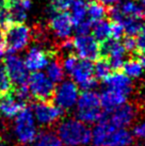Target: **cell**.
<instances>
[{"instance_id": "cell-1", "label": "cell", "mask_w": 145, "mask_h": 146, "mask_svg": "<svg viewBox=\"0 0 145 146\" xmlns=\"http://www.w3.org/2000/svg\"><path fill=\"white\" fill-rule=\"evenodd\" d=\"M132 133L126 128H116L106 119L101 118L91 130V143L93 146H131Z\"/></svg>"}, {"instance_id": "cell-2", "label": "cell", "mask_w": 145, "mask_h": 146, "mask_svg": "<svg viewBox=\"0 0 145 146\" xmlns=\"http://www.w3.org/2000/svg\"><path fill=\"white\" fill-rule=\"evenodd\" d=\"M57 134L65 146H85L91 143V130L78 118H67L61 122Z\"/></svg>"}, {"instance_id": "cell-3", "label": "cell", "mask_w": 145, "mask_h": 146, "mask_svg": "<svg viewBox=\"0 0 145 146\" xmlns=\"http://www.w3.org/2000/svg\"><path fill=\"white\" fill-rule=\"evenodd\" d=\"M77 118L86 125L96 124L104 117V111L101 109L99 94L94 90L83 91L79 94L76 104Z\"/></svg>"}, {"instance_id": "cell-4", "label": "cell", "mask_w": 145, "mask_h": 146, "mask_svg": "<svg viewBox=\"0 0 145 146\" xmlns=\"http://www.w3.org/2000/svg\"><path fill=\"white\" fill-rule=\"evenodd\" d=\"M32 38V31L24 23H11L4 29V46L9 53L21 51Z\"/></svg>"}, {"instance_id": "cell-5", "label": "cell", "mask_w": 145, "mask_h": 146, "mask_svg": "<svg viewBox=\"0 0 145 146\" xmlns=\"http://www.w3.org/2000/svg\"><path fill=\"white\" fill-rule=\"evenodd\" d=\"M14 131H15V135L18 142L21 144L27 145L33 142V140L35 139L37 134V130H36L32 108L25 107L17 114Z\"/></svg>"}, {"instance_id": "cell-6", "label": "cell", "mask_w": 145, "mask_h": 146, "mask_svg": "<svg viewBox=\"0 0 145 146\" xmlns=\"http://www.w3.org/2000/svg\"><path fill=\"white\" fill-rule=\"evenodd\" d=\"M27 85L31 96L39 102H49L53 99L56 86L46 76V74L42 72H33L31 75H29Z\"/></svg>"}, {"instance_id": "cell-7", "label": "cell", "mask_w": 145, "mask_h": 146, "mask_svg": "<svg viewBox=\"0 0 145 146\" xmlns=\"http://www.w3.org/2000/svg\"><path fill=\"white\" fill-rule=\"evenodd\" d=\"M79 94V88L72 80H63L55 88L53 104L63 111L71 110L76 106Z\"/></svg>"}, {"instance_id": "cell-8", "label": "cell", "mask_w": 145, "mask_h": 146, "mask_svg": "<svg viewBox=\"0 0 145 146\" xmlns=\"http://www.w3.org/2000/svg\"><path fill=\"white\" fill-rule=\"evenodd\" d=\"M92 61L79 59L75 67L69 74L72 80L82 91H91L97 86V79L94 77Z\"/></svg>"}, {"instance_id": "cell-9", "label": "cell", "mask_w": 145, "mask_h": 146, "mask_svg": "<svg viewBox=\"0 0 145 146\" xmlns=\"http://www.w3.org/2000/svg\"><path fill=\"white\" fill-rule=\"evenodd\" d=\"M74 51L79 59L96 61L100 56V45L91 34H77L72 40Z\"/></svg>"}, {"instance_id": "cell-10", "label": "cell", "mask_w": 145, "mask_h": 146, "mask_svg": "<svg viewBox=\"0 0 145 146\" xmlns=\"http://www.w3.org/2000/svg\"><path fill=\"white\" fill-rule=\"evenodd\" d=\"M3 67L8 75L12 86L27 84L29 78V70L27 69L24 61L16 54L10 53L3 61Z\"/></svg>"}, {"instance_id": "cell-11", "label": "cell", "mask_w": 145, "mask_h": 146, "mask_svg": "<svg viewBox=\"0 0 145 146\" xmlns=\"http://www.w3.org/2000/svg\"><path fill=\"white\" fill-rule=\"evenodd\" d=\"M109 16L112 21L121 24L125 19H142L144 16V9L134 0H124L120 4L111 7Z\"/></svg>"}, {"instance_id": "cell-12", "label": "cell", "mask_w": 145, "mask_h": 146, "mask_svg": "<svg viewBox=\"0 0 145 146\" xmlns=\"http://www.w3.org/2000/svg\"><path fill=\"white\" fill-rule=\"evenodd\" d=\"M32 112L34 118L40 125L50 126L60 119L64 111L50 102H39L33 106Z\"/></svg>"}, {"instance_id": "cell-13", "label": "cell", "mask_w": 145, "mask_h": 146, "mask_svg": "<svg viewBox=\"0 0 145 146\" xmlns=\"http://www.w3.org/2000/svg\"><path fill=\"white\" fill-rule=\"evenodd\" d=\"M100 52L106 56V60L111 66L112 70H118L123 67V64L126 61V50L120 41L108 40L102 43L100 47Z\"/></svg>"}, {"instance_id": "cell-14", "label": "cell", "mask_w": 145, "mask_h": 146, "mask_svg": "<svg viewBox=\"0 0 145 146\" xmlns=\"http://www.w3.org/2000/svg\"><path fill=\"white\" fill-rule=\"evenodd\" d=\"M49 28L55 34L57 38L61 41L69 38L74 31V25L69 13L64 12H53V15L49 21Z\"/></svg>"}, {"instance_id": "cell-15", "label": "cell", "mask_w": 145, "mask_h": 146, "mask_svg": "<svg viewBox=\"0 0 145 146\" xmlns=\"http://www.w3.org/2000/svg\"><path fill=\"white\" fill-rule=\"evenodd\" d=\"M111 125L116 128H127L136 118V109L132 105L124 104L121 107L104 115Z\"/></svg>"}, {"instance_id": "cell-16", "label": "cell", "mask_w": 145, "mask_h": 146, "mask_svg": "<svg viewBox=\"0 0 145 146\" xmlns=\"http://www.w3.org/2000/svg\"><path fill=\"white\" fill-rule=\"evenodd\" d=\"M25 107L27 104L17 98L12 90L0 95V114L4 117H15Z\"/></svg>"}, {"instance_id": "cell-17", "label": "cell", "mask_w": 145, "mask_h": 146, "mask_svg": "<svg viewBox=\"0 0 145 146\" xmlns=\"http://www.w3.org/2000/svg\"><path fill=\"white\" fill-rule=\"evenodd\" d=\"M50 60H51L50 52L40 47H32L27 53L24 63L27 69L30 72H40L42 69L46 68Z\"/></svg>"}, {"instance_id": "cell-18", "label": "cell", "mask_w": 145, "mask_h": 146, "mask_svg": "<svg viewBox=\"0 0 145 146\" xmlns=\"http://www.w3.org/2000/svg\"><path fill=\"white\" fill-rule=\"evenodd\" d=\"M104 83H105V88L120 92L126 96H129L133 89L132 80L127 77L124 73H120L116 70L115 73L110 74L104 80Z\"/></svg>"}, {"instance_id": "cell-19", "label": "cell", "mask_w": 145, "mask_h": 146, "mask_svg": "<svg viewBox=\"0 0 145 146\" xmlns=\"http://www.w3.org/2000/svg\"><path fill=\"white\" fill-rule=\"evenodd\" d=\"M99 99H100V106L104 113L108 114L114 109L126 104L128 96H126L120 92L105 88L99 94Z\"/></svg>"}, {"instance_id": "cell-20", "label": "cell", "mask_w": 145, "mask_h": 146, "mask_svg": "<svg viewBox=\"0 0 145 146\" xmlns=\"http://www.w3.org/2000/svg\"><path fill=\"white\" fill-rule=\"evenodd\" d=\"M11 23H24L31 8V0H3Z\"/></svg>"}, {"instance_id": "cell-21", "label": "cell", "mask_w": 145, "mask_h": 146, "mask_svg": "<svg viewBox=\"0 0 145 146\" xmlns=\"http://www.w3.org/2000/svg\"><path fill=\"white\" fill-rule=\"evenodd\" d=\"M92 36L98 43H104L111 38V30H110V23L105 19L92 21Z\"/></svg>"}, {"instance_id": "cell-22", "label": "cell", "mask_w": 145, "mask_h": 146, "mask_svg": "<svg viewBox=\"0 0 145 146\" xmlns=\"http://www.w3.org/2000/svg\"><path fill=\"white\" fill-rule=\"evenodd\" d=\"M30 146H63L58 134L51 131H43L36 134Z\"/></svg>"}, {"instance_id": "cell-23", "label": "cell", "mask_w": 145, "mask_h": 146, "mask_svg": "<svg viewBox=\"0 0 145 146\" xmlns=\"http://www.w3.org/2000/svg\"><path fill=\"white\" fill-rule=\"evenodd\" d=\"M86 8L88 4L84 0H74L72 5H71V12H69V16L72 18V25L74 27L84 21L86 17Z\"/></svg>"}, {"instance_id": "cell-24", "label": "cell", "mask_w": 145, "mask_h": 146, "mask_svg": "<svg viewBox=\"0 0 145 146\" xmlns=\"http://www.w3.org/2000/svg\"><path fill=\"white\" fill-rule=\"evenodd\" d=\"M46 76L53 83H60L61 81H63L65 72L63 69L62 63L58 60H50L46 66Z\"/></svg>"}, {"instance_id": "cell-25", "label": "cell", "mask_w": 145, "mask_h": 146, "mask_svg": "<svg viewBox=\"0 0 145 146\" xmlns=\"http://www.w3.org/2000/svg\"><path fill=\"white\" fill-rule=\"evenodd\" d=\"M122 69L126 76L130 78L131 80L140 78L144 73V69L142 67L141 63L137 59H130V60L125 61Z\"/></svg>"}, {"instance_id": "cell-26", "label": "cell", "mask_w": 145, "mask_h": 146, "mask_svg": "<svg viewBox=\"0 0 145 146\" xmlns=\"http://www.w3.org/2000/svg\"><path fill=\"white\" fill-rule=\"evenodd\" d=\"M107 14V9L106 5L93 0L90 4H88V8H86V16H89V19L91 21H96L104 19Z\"/></svg>"}, {"instance_id": "cell-27", "label": "cell", "mask_w": 145, "mask_h": 146, "mask_svg": "<svg viewBox=\"0 0 145 146\" xmlns=\"http://www.w3.org/2000/svg\"><path fill=\"white\" fill-rule=\"evenodd\" d=\"M111 66L108 63L106 59H97L96 63L93 65V72H94V77L98 80H105L111 74Z\"/></svg>"}, {"instance_id": "cell-28", "label": "cell", "mask_w": 145, "mask_h": 146, "mask_svg": "<svg viewBox=\"0 0 145 146\" xmlns=\"http://www.w3.org/2000/svg\"><path fill=\"white\" fill-rule=\"evenodd\" d=\"M124 26V30H125V34L130 35V36H134L138 33L144 28V25L142 19H125L122 23Z\"/></svg>"}, {"instance_id": "cell-29", "label": "cell", "mask_w": 145, "mask_h": 146, "mask_svg": "<svg viewBox=\"0 0 145 146\" xmlns=\"http://www.w3.org/2000/svg\"><path fill=\"white\" fill-rule=\"evenodd\" d=\"M12 83L5 73L3 65H0V95L12 90Z\"/></svg>"}, {"instance_id": "cell-30", "label": "cell", "mask_w": 145, "mask_h": 146, "mask_svg": "<svg viewBox=\"0 0 145 146\" xmlns=\"http://www.w3.org/2000/svg\"><path fill=\"white\" fill-rule=\"evenodd\" d=\"M74 0H50V7L53 12H64L72 5Z\"/></svg>"}, {"instance_id": "cell-31", "label": "cell", "mask_w": 145, "mask_h": 146, "mask_svg": "<svg viewBox=\"0 0 145 146\" xmlns=\"http://www.w3.org/2000/svg\"><path fill=\"white\" fill-rule=\"evenodd\" d=\"M110 30H111V38L112 40L120 41L122 37L124 36V34H125L124 26L121 23H117V21L110 23Z\"/></svg>"}, {"instance_id": "cell-32", "label": "cell", "mask_w": 145, "mask_h": 146, "mask_svg": "<svg viewBox=\"0 0 145 146\" xmlns=\"http://www.w3.org/2000/svg\"><path fill=\"white\" fill-rule=\"evenodd\" d=\"M74 29L76 30L77 34H90L92 29V21L90 19H84L78 25H76Z\"/></svg>"}, {"instance_id": "cell-33", "label": "cell", "mask_w": 145, "mask_h": 146, "mask_svg": "<svg viewBox=\"0 0 145 146\" xmlns=\"http://www.w3.org/2000/svg\"><path fill=\"white\" fill-rule=\"evenodd\" d=\"M131 133H132L134 139L145 140V119L139 122L138 124H136V125L133 126V129Z\"/></svg>"}, {"instance_id": "cell-34", "label": "cell", "mask_w": 145, "mask_h": 146, "mask_svg": "<svg viewBox=\"0 0 145 146\" xmlns=\"http://www.w3.org/2000/svg\"><path fill=\"white\" fill-rule=\"evenodd\" d=\"M123 47L126 50V52H133L137 50V44H136V38L133 36L127 35V36L123 40Z\"/></svg>"}, {"instance_id": "cell-35", "label": "cell", "mask_w": 145, "mask_h": 146, "mask_svg": "<svg viewBox=\"0 0 145 146\" xmlns=\"http://www.w3.org/2000/svg\"><path fill=\"white\" fill-rule=\"evenodd\" d=\"M136 44L138 51L140 53H145V27L137 34Z\"/></svg>"}, {"instance_id": "cell-36", "label": "cell", "mask_w": 145, "mask_h": 146, "mask_svg": "<svg viewBox=\"0 0 145 146\" xmlns=\"http://www.w3.org/2000/svg\"><path fill=\"white\" fill-rule=\"evenodd\" d=\"M61 50L65 52L66 54L72 53V51H74V46H72V41H69V38L63 40L61 43Z\"/></svg>"}, {"instance_id": "cell-37", "label": "cell", "mask_w": 145, "mask_h": 146, "mask_svg": "<svg viewBox=\"0 0 145 146\" xmlns=\"http://www.w3.org/2000/svg\"><path fill=\"white\" fill-rule=\"evenodd\" d=\"M101 3L104 5H108V7H113V5H116L120 4L121 2H123L124 0H100Z\"/></svg>"}, {"instance_id": "cell-38", "label": "cell", "mask_w": 145, "mask_h": 146, "mask_svg": "<svg viewBox=\"0 0 145 146\" xmlns=\"http://www.w3.org/2000/svg\"><path fill=\"white\" fill-rule=\"evenodd\" d=\"M4 44V29L0 27V45Z\"/></svg>"}, {"instance_id": "cell-39", "label": "cell", "mask_w": 145, "mask_h": 146, "mask_svg": "<svg viewBox=\"0 0 145 146\" xmlns=\"http://www.w3.org/2000/svg\"><path fill=\"white\" fill-rule=\"evenodd\" d=\"M7 52V49H5V46L3 45H0V60L4 57V54Z\"/></svg>"}, {"instance_id": "cell-40", "label": "cell", "mask_w": 145, "mask_h": 146, "mask_svg": "<svg viewBox=\"0 0 145 146\" xmlns=\"http://www.w3.org/2000/svg\"><path fill=\"white\" fill-rule=\"evenodd\" d=\"M139 61H140V63H141L143 69L145 70V53H142L141 57H140V59H139Z\"/></svg>"}, {"instance_id": "cell-41", "label": "cell", "mask_w": 145, "mask_h": 146, "mask_svg": "<svg viewBox=\"0 0 145 146\" xmlns=\"http://www.w3.org/2000/svg\"><path fill=\"white\" fill-rule=\"evenodd\" d=\"M0 146H7V143L4 142V140L0 137Z\"/></svg>"}, {"instance_id": "cell-42", "label": "cell", "mask_w": 145, "mask_h": 146, "mask_svg": "<svg viewBox=\"0 0 145 146\" xmlns=\"http://www.w3.org/2000/svg\"><path fill=\"white\" fill-rule=\"evenodd\" d=\"M139 3L141 5L142 8L145 9V0H139Z\"/></svg>"}, {"instance_id": "cell-43", "label": "cell", "mask_w": 145, "mask_h": 146, "mask_svg": "<svg viewBox=\"0 0 145 146\" xmlns=\"http://www.w3.org/2000/svg\"><path fill=\"white\" fill-rule=\"evenodd\" d=\"M92 1H93V0H92Z\"/></svg>"}, {"instance_id": "cell-44", "label": "cell", "mask_w": 145, "mask_h": 146, "mask_svg": "<svg viewBox=\"0 0 145 146\" xmlns=\"http://www.w3.org/2000/svg\"><path fill=\"white\" fill-rule=\"evenodd\" d=\"M144 146H145V145H144Z\"/></svg>"}]
</instances>
